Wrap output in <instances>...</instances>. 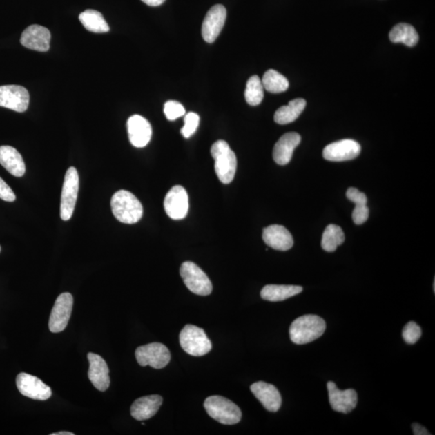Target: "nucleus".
I'll return each instance as SVG.
<instances>
[{
	"label": "nucleus",
	"instance_id": "1",
	"mask_svg": "<svg viewBox=\"0 0 435 435\" xmlns=\"http://www.w3.org/2000/svg\"><path fill=\"white\" fill-rule=\"evenodd\" d=\"M326 322L314 314L295 319L289 327L290 340L295 345H307L320 338L326 331Z\"/></svg>",
	"mask_w": 435,
	"mask_h": 435
},
{
	"label": "nucleus",
	"instance_id": "2",
	"mask_svg": "<svg viewBox=\"0 0 435 435\" xmlns=\"http://www.w3.org/2000/svg\"><path fill=\"white\" fill-rule=\"evenodd\" d=\"M110 206L116 220L123 224H137L143 216L142 202L128 191L116 192L111 197Z\"/></svg>",
	"mask_w": 435,
	"mask_h": 435
},
{
	"label": "nucleus",
	"instance_id": "3",
	"mask_svg": "<svg viewBox=\"0 0 435 435\" xmlns=\"http://www.w3.org/2000/svg\"><path fill=\"white\" fill-rule=\"evenodd\" d=\"M211 153L215 159V173L220 181L224 184L231 183L235 175L237 158L229 144L224 140H218L212 145Z\"/></svg>",
	"mask_w": 435,
	"mask_h": 435
},
{
	"label": "nucleus",
	"instance_id": "4",
	"mask_svg": "<svg viewBox=\"0 0 435 435\" xmlns=\"http://www.w3.org/2000/svg\"><path fill=\"white\" fill-rule=\"evenodd\" d=\"M204 408L210 417L222 424H237L242 418L239 406L224 396H209L205 400Z\"/></svg>",
	"mask_w": 435,
	"mask_h": 435
},
{
	"label": "nucleus",
	"instance_id": "5",
	"mask_svg": "<svg viewBox=\"0 0 435 435\" xmlns=\"http://www.w3.org/2000/svg\"><path fill=\"white\" fill-rule=\"evenodd\" d=\"M179 341L182 349L193 356H204L212 348L211 342L203 329L191 324L182 329Z\"/></svg>",
	"mask_w": 435,
	"mask_h": 435
},
{
	"label": "nucleus",
	"instance_id": "6",
	"mask_svg": "<svg viewBox=\"0 0 435 435\" xmlns=\"http://www.w3.org/2000/svg\"><path fill=\"white\" fill-rule=\"evenodd\" d=\"M180 274L186 287L193 293L207 296L212 292V283L207 275L191 261L184 262L180 268Z\"/></svg>",
	"mask_w": 435,
	"mask_h": 435
},
{
	"label": "nucleus",
	"instance_id": "7",
	"mask_svg": "<svg viewBox=\"0 0 435 435\" xmlns=\"http://www.w3.org/2000/svg\"><path fill=\"white\" fill-rule=\"evenodd\" d=\"M79 190V177L77 169L70 167L66 173L61 197V218L62 220L71 219L74 213Z\"/></svg>",
	"mask_w": 435,
	"mask_h": 435
},
{
	"label": "nucleus",
	"instance_id": "8",
	"mask_svg": "<svg viewBox=\"0 0 435 435\" xmlns=\"http://www.w3.org/2000/svg\"><path fill=\"white\" fill-rule=\"evenodd\" d=\"M135 358L140 366L149 365L153 369H162L171 361V354L162 343L153 342L137 347Z\"/></svg>",
	"mask_w": 435,
	"mask_h": 435
},
{
	"label": "nucleus",
	"instance_id": "9",
	"mask_svg": "<svg viewBox=\"0 0 435 435\" xmlns=\"http://www.w3.org/2000/svg\"><path fill=\"white\" fill-rule=\"evenodd\" d=\"M74 298L70 293H63L58 296L52 309L48 327L52 333L65 330L70 321Z\"/></svg>",
	"mask_w": 435,
	"mask_h": 435
},
{
	"label": "nucleus",
	"instance_id": "10",
	"mask_svg": "<svg viewBox=\"0 0 435 435\" xmlns=\"http://www.w3.org/2000/svg\"><path fill=\"white\" fill-rule=\"evenodd\" d=\"M29 99L30 96L23 86L17 85L0 86V106L3 108L17 113H24L28 108Z\"/></svg>",
	"mask_w": 435,
	"mask_h": 435
},
{
	"label": "nucleus",
	"instance_id": "11",
	"mask_svg": "<svg viewBox=\"0 0 435 435\" xmlns=\"http://www.w3.org/2000/svg\"><path fill=\"white\" fill-rule=\"evenodd\" d=\"M17 386L19 393L33 400H46L52 396L50 386L37 376L24 372L17 376Z\"/></svg>",
	"mask_w": 435,
	"mask_h": 435
},
{
	"label": "nucleus",
	"instance_id": "12",
	"mask_svg": "<svg viewBox=\"0 0 435 435\" xmlns=\"http://www.w3.org/2000/svg\"><path fill=\"white\" fill-rule=\"evenodd\" d=\"M164 211L174 220H183L188 210L187 192L182 186H173L164 197Z\"/></svg>",
	"mask_w": 435,
	"mask_h": 435
},
{
	"label": "nucleus",
	"instance_id": "13",
	"mask_svg": "<svg viewBox=\"0 0 435 435\" xmlns=\"http://www.w3.org/2000/svg\"><path fill=\"white\" fill-rule=\"evenodd\" d=\"M226 18V10L224 5H215L208 11L202 26V36L206 42H215L224 26Z\"/></svg>",
	"mask_w": 435,
	"mask_h": 435
},
{
	"label": "nucleus",
	"instance_id": "14",
	"mask_svg": "<svg viewBox=\"0 0 435 435\" xmlns=\"http://www.w3.org/2000/svg\"><path fill=\"white\" fill-rule=\"evenodd\" d=\"M361 152L360 144L353 139H342L328 144L323 150V157L330 162H345L355 159Z\"/></svg>",
	"mask_w": 435,
	"mask_h": 435
},
{
	"label": "nucleus",
	"instance_id": "15",
	"mask_svg": "<svg viewBox=\"0 0 435 435\" xmlns=\"http://www.w3.org/2000/svg\"><path fill=\"white\" fill-rule=\"evenodd\" d=\"M327 389L329 400L336 412L348 414L356 407L358 396L354 389L340 390L332 381L328 382Z\"/></svg>",
	"mask_w": 435,
	"mask_h": 435
},
{
	"label": "nucleus",
	"instance_id": "16",
	"mask_svg": "<svg viewBox=\"0 0 435 435\" xmlns=\"http://www.w3.org/2000/svg\"><path fill=\"white\" fill-rule=\"evenodd\" d=\"M128 132L130 144L135 148H144L152 137V126L143 116L134 115L128 120Z\"/></svg>",
	"mask_w": 435,
	"mask_h": 435
},
{
	"label": "nucleus",
	"instance_id": "17",
	"mask_svg": "<svg viewBox=\"0 0 435 435\" xmlns=\"http://www.w3.org/2000/svg\"><path fill=\"white\" fill-rule=\"evenodd\" d=\"M51 33L46 27L31 26L22 33L21 45L29 50L38 52H46L50 50Z\"/></svg>",
	"mask_w": 435,
	"mask_h": 435
},
{
	"label": "nucleus",
	"instance_id": "18",
	"mask_svg": "<svg viewBox=\"0 0 435 435\" xmlns=\"http://www.w3.org/2000/svg\"><path fill=\"white\" fill-rule=\"evenodd\" d=\"M250 389L269 412H277L282 406V396L274 385L259 381L251 385Z\"/></svg>",
	"mask_w": 435,
	"mask_h": 435
},
{
	"label": "nucleus",
	"instance_id": "19",
	"mask_svg": "<svg viewBox=\"0 0 435 435\" xmlns=\"http://www.w3.org/2000/svg\"><path fill=\"white\" fill-rule=\"evenodd\" d=\"M87 358L90 364L88 377L92 385L101 392L108 389L110 382L109 369L103 357L90 352Z\"/></svg>",
	"mask_w": 435,
	"mask_h": 435
},
{
	"label": "nucleus",
	"instance_id": "20",
	"mask_svg": "<svg viewBox=\"0 0 435 435\" xmlns=\"http://www.w3.org/2000/svg\"><path fill=\"white\" fill-rule=\"evenodd\" d=\"M301 135L297 133H289L282 135L273 148V159L280 166H285L291 161L294 149L301 143Z\"/></svg>",
	"mask_w": 435,
	"mask_h": 435
},
{
	"label": "nucleus",
	"instance_id": "21",
	"mask_svg": "<svg viewBox=\"0 0 435 435\" xmlns=\"http://www.w3.org/2000/svg\"><path fill=\"white\" fill-rule=\"evenodd\" d=\"M264 243L271 248L278 251H287L292 248L293 239L290 232L284 226L271 225L263 231Z\"/></svg>",
	"mask_w": 435,
	"mask_h": 435
},
{
	"label": "nucleus",
	"instance_id": "22",
	"mask_svg": "<svg viewBox=\"0 0 435 435\" xmlns=\"http://www.w3.org/2000/svg\"><path fill=\"white\" fill-rule=\"evenodd\" d=\"M163 403L160 395L145 396L134 401L130 407V415L137 420H148L158 412Z\"/></svg>",
	"mask_w": 435,
	"mask_h": 435
},
{
	"label": "nucleus",
	"instance_id": "23",
	"mask_svg": "<svg viewBox=\"0 0 435 435\" xmlns=\"http://www.w3.org/2000/svg\"><path fill=\"white\" fill-rule=\"evenodd\" d=\"M0 164L14 177H21L26 173V164L21 153L8 145L0 146Z\"/></svg>",
	"mask_w": 435,
	"mask_h": 435
},
{
	"label": "nucleus",
	"instance_id": "24",
	"mask_svg": "<svg viewBox=\"0 0 435 435\" xmlns=\"http://www.w3.org/2000/svg\"><path fill=\"white\" fill-rule=\"evenodd\" d=\"M302 291L303 288L298 285L268 284L261 290L260 296L266 301L280 302Z\"/></svg>",
	"mask_w": 435,
	"mask_h": 435
},
{
	"label": "nucleus",
	"instance_id": "25",
	"mask_svg": "<svg viewBox=\"0 0 435 435\" xmlns=\"http://www.w3.org/2000/svg\"><path fill=\"white\" fill-rule=\"evenodd\" d=\"M307 102L303 99L290 101L289 104L280 108L274 115L275 122L278 124H288L296 120L306 108Z\"/></svg>",
	"mask_w": 435,
	"mask_h": 435
},
{
	"label": "nucleus",
	"instance_id": "26",
	"mask_svg": "<svg viewBox=\"0 0 435 435\" xmlns=\"http://www.w3.org/2000/svg\"><path fill=\"white\" fill-rule=\"evenodd\" d=\"M389 39L394 43H403L409 47L417 45L419 36L415 28L410 24L401 23L396 24L389 32Z\"/></svg>",
	"mask_w": 435,
	"mask_h": 435
},
{
	"label": "nucleus",
	"instance_id": "27",
	"mask_svg": "<svg viewBox=\"0 0 435 435\" xmlns=\"http://www.w3.org/2000/svg\"><path fill=\"white\" fill-rule=\"evenodd\" d=\"M79 21L82 26L92 32L105 33L110 30L108 23L100 12L88 9L79 14Z\"/></svg>",
	"mask_w": 435,
	"mask_h": 435
},
{
	"label": "nucleus",
	"instance_id": "28",
	"mask_svg": "<svg viewBox=\"0 0 435 435\" xmlns=\"http://www.w3.org/2000/svg\"><path fill=\"white\" fill-rule=\"evenodd\" d=\"M345 240V235L340 226L330 224L323 232L322 238V248L328 253H333L337 249V246L343 244Z\"/></svg>",
	"mask_w": 435,
	"mask_h": 435
},
{
	"label": "nucleus",
	"instance_id": "29",
	"mask_svg": "<svg viewBox=\"0 0 435 435\" xmlns=\"http://www.w3.org/2000/svg\"><path fill=\"white\" fill-rule=\"evenodd\" d=\"M262 84L264 89L271 93H282L289 88V81L282 75L274 70H269L263 77Z\"/></svg>",
	"mask_w": 435,
	"mask_h": 435
},
{
	"label": "nucleus",
	"instance_id": "30",
	"mask_svg": "<svg viewBox=\"0 0 435 435\" xmlns=\"http://www.w3.org/2000/svg\"><path fill=\"white\" fill-rule=\"evenodd\" d=\"M245 99L251 106L260 104L264 99V86L258 75L251 76L246 82Z\"/></svg>",
	"mask_w": 435,
	"mask_h": 435
},
{
	"label": "nucleus",
	"instance_id": "31",
	"mask_svg": "<svg viewBox=\"0 0 435 435\" xmlns=\"http://www.w3.org/2000/svg\"><path fill=\"white\" fill-rule=\"evenodd\" d=\"M200 115L195 113H190L186 115L184 122L185 125L181 130V133L185 138H190L191 135L195 134L196 130L200 125Z\"/></svg>",
	"mask_w": 435,
	"mask_h": 435
},
{
	"label": "nucleus",
	"instance_id": "32",
	"mask_svg": "<svg viewBox=\"0 0 435 435\" xmlns=\"http://www.w3.org/2000/svg\"><path fill=\"white\" fill-rule=\"evenodd\" d=\"M422 336V330L415 322H409L403 328V337L408 345H414Z\"/></svg>",
	"mask_w": 435,
	"mask_h": 435
},
{
	"label": "nucleus",
	"instance_id": "33",
	"mask_svg": "<svg viewBox=\"0 0 435 435\" xmlns=\"http://www.w3.org/2000/svg\"><path fill=\"white\" fill-rule=\"evenodd\" d=\"M164 113L168 120L173 121L185 115L186 110L182 104L177 101L171 100L164 104Z\"/></svg>",
	"mask_w": 435,
	"mask_h": 435
},
{
	"label": "nucleus",
	"instance_id": "34",
	"mask_svg": "<svg viewBox=\"0 0 435 435\" xmlns=\"http://www.w3.org/2000/svg\"><path fill=\"white\" fill-rule=\"evenodd\" d=\"M369 216V210L367 205H356L352 212V220L357 225L364 224Z\"/></svg>",
	"mask_w": 435,
	"mask_h": 435
},
{
	"label": "nucleus",
	"instance_id": "35",
	"mask_svg": "<svg viewBox=\"0 0 435 435\" xmlns=\"http://www.w3.org/2000/svg\"><path fill=\"white\" fill-rule=\"evenodd\" d=\"M346 195L348 200L354 202L356 205H367V196L364 193L358 191L356 188H348Z\"/></svg>",
	"mask_w": 435,
	"mask_h": 435
},
{
	"label": "nucleus",
	"instance_id": "36",
	"mask_svg": "<svg viewBox=\"0 0 435 435\" xmlns=\"http://www.w3.org/2000/svg\"><path fill=\"white\" fill-rule=\"evenodd\" d=\"M0 198L10 202H14L17 198L12 188L1 177H0Z\"/></svg>",
	"mask_w": 435,
	"mask_h": 435
},
{
	"label": "nucleus",
	"instance_id": "37",
	"mask_svg": "<svg viewBox=\"0 0 435 435\" xmlns=\"http://www.w3.org/2000/svg\"><path fill=\"white\" fill-rule=\"evenodd\" d=\"M412 429L414 432V434L415 435H429L430 433L428 432V430L423 427V425H420L418 423H413Z\"/></svg>",
	"mask_w": 435,
	"mask_h": 435
},
{
	"label": "nucleus",
	"instance_id": "38",
	"mask_svg": "<svg viewBox=\"0 0 435 435\" xmlns=\"http://www.w3.org/2000/svg\"><path fill=\"white\" fill-rule=\"evenodd\" d=\"M143 3L151 7H157L162 5L166 0H142Z\"/></svg>",
	"mask_w": 435,
	"mask_h": 435
},
{
	"label": "nucleus",
	"instance_id": "39",
	"mask_svg": "<svg viewBox=\"0 0 435 435\" xmlns=\"http://www.w3.org/2000/svg\"><path fill=\"white\" fill-rule=\"evenodd\" d=\"M51 435H75V434L72 432H57V433H52L51 434Z\"/></svg>",
	"mask_w": 435,
	"mask_h": 435
},
{
	"label": "nucleus",
	"instance_id": "40",
	"mask_svg": "<svg viewBox=\"0 0 435 435\" xmlns=\"http://www.w3.org/2000/svg\"><path fill=\"white\" fill-rule=\"evenodd\" d=\"M0 251H1V248H0Z\"/></svg>",
	"mask_w": 435,
	"mask_h": 435
}]
</instances>
